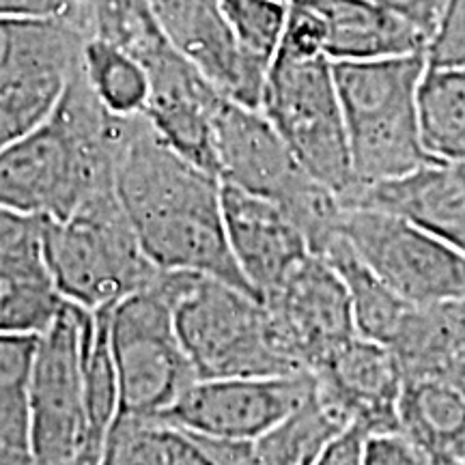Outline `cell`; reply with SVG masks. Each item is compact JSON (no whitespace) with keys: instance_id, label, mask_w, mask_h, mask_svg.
Instances as JSON below:
<instances>
[{"instance_id":"obj_1","label":"cell","mask_w":465,"mask_h":465,"mask_svg":"<svg viewBox=\"0 0 465 465\" xmlns=\"http://www.w3.org/2000/svg\"><path fill=\"white\" fill-rule=\"evenodd\" d=\"M114 194L151 263L254 295L226 240L223 182L168 147L143 114L127 119L116 151Z\"/></svg>"},{"instance_id":"obj_2","label":"cell","mask_w":465,"mask_h":465,"mask_svg":"<svg viewBox=\"0 0 465 465\" xmlns=\"http://www.w3.org/2000/svg\"><path fill=\"white\" fill-rule=\"evenodd\" d=\"M127 119L102 106L80 65L50 114L0 151V205L65 220L93 196L114 190Z\"/></svg>"},{"instance_id":"obj_3","label":"cell","mask_w":465,"mask_h":465,"mask_svg":"<svg viewBox=\"0 0 465 465\" xmlns=\"http://www.w3.org/2000/svg\"><path fill=\"white\" fill-rule=\"evenodd\" d=\"M95 311L63 302L37 336L28 380V449L37 465H100L108 433L89 407Z\"/></svg>"},{"instance_id":"obj_4","label":"cell","mask_w":465,"mask_h":465,"mask_svg":"<svg viewBox=\"0 0 465 465\" xmlns=\"http://www.w3.org/2000/svg\"><path fill=\"white\" fill-rule=\"evenodd\" d=\"M424 69V54L334 63L353 190L397 179L433 160L418 127L416 97Z\"/></svg>"},{"instance_id":"obj_5","label":"cell","mask_w":465,"mask_h":465,"mask_svg":"<svg viewBox=\"0 0 465 465\" xmlns=\"http://www.w3.org/2000/svg\"><path fill=\"white\" fill-rule=\"evenodd\" d=\"M173 319L196 380L311 373L284 347L263 302L229 282L190 274Z\"/></svg>"},{"instance_id":"obj_6","label":"cell","mask_w":465,"mask_h":465,"mask_svg":"<svg viewBox=\"0 0 465 465\" xmlns=\"http://www.w3.org/2000/svg\"><path fill=\"white\" fill-rule=\"evenodd\" d=\"M42 254L61 298L86 311L114 306L160 274L114 190L93 196L65 220H45Z\"/></svg>"},{"instance_id":"obj_7","label":"cell","mask_w":465,"mask_h":465,"mask_svg":"<svg viewBox=\"0 0 465 465\" xmlns=\"http://www.w3.org/2000/svg\"><path fill=\"white\" fill-rule=\"evenodd\" d=\"M190 272L160 270L158 278L108 311L119 414L160 420L196 380L174 332L173 304Z\"/></svg>"},{"instance_id":"obj_8","label":"cell","mask_w":465,"mask_h":465,"mask_svg":"<svg viewBox=\"0 0 465 465\" xmlns=\"http://www.w3.org/2000/svg\"><path fill=\"white\" fill-rule=\"evenodd\" d=\"M259 110L302 168L345 199L353 190V174L334 63L325 54L295 56L278 50L267 69Z\"/></svg>"},{"instance_id":"obj_9","label":"cell","mask_w":465,"mask_h":465,"mask_svg":"<svg viewBox=\"0 0 465 465\" xmlns=\"http://www.w3.org/2000/svg\"><path fill=\"white\" fill-rule=\"evenodd\" d=\"M342 235L401 300L438 306L465 298V252L403 218L345 205Z\"/></svg>"},{"instance_id":"obj_10","label":"cell","mask_w":465,"mask_h":465,"mask_svg":"<svg viewBox=\"0 0 465 465\" xmlns=\"http://www.w3.org/2000/svg\"><path fill=\"white\" fill-rule=\"evenodd\" d=\"M315 397V375L194 380L158 422L216 440H257Z\"/></svg>"},{"instance_id":"obj_11","label":"cell","mask_w":465,"mask_h":465,"mask_svg":"<svg viewBox=\"0 0 465 465\" xmlns=\"http://www.w3.org/2000/svg\"><path fill=\"white\" fill-rule=\"evenodd\" d=\"M216 164L224 185L274 201L289 218L325 190L302 168L259 108L226 97L216 114Z\"/></svg>"},{"instance_id":"obj_12","label":"cell","mask_w":465,"mask_h":465,"mask_svg":"<svg viewBox=\"0 0 465 465\" xmlns=\"http://www.w3.org/2000/svg\"><path fill=\"white\" fill-rule=\"evenodd\" d=\"M147 5L173 48L226 100L259 108L270 65L242 48L218 0H147Z\"/></svg>"},{"instance_id":"obj_13","label":"cell","mask_w":465,"mask_h":465,"mask_svg":"<svg viewBox=\"0 0 465 465\" xmlns=\"http://www.w3.org/2000/svg\"><path fill=\"white\" fill-rule=\"evenodd\" d=\"M149 75L143 116L168 147L218 177L216 114L224 95L166 44L141 63Z\"/></svg>"},{"instance_id":"obj_14","label":"cell","mask_w":465,"mask_h":465,"mask_svg":"<svg viewBox=\"0 0 465 465\" xmlns=\"http://www.w3.org/2000/svg\"><path fill=\"white\" fill-rule=\"evenodd\" d=\"M263 304L302 371L312 373L358 334L345 282L317 254H311Z\"/></svg>"},{"instance_id":"obj_15","label":"cell","mask_w":465,"mask_h":465,"mask_svg":"<svg viewBox=\"0 0 465 465\" xmlns=\"http://www.w3.org/2000/svg\"><path fill=\"white\" fill-rule=\"evenodd\" d=\"M315 392L345 427L369 435L399 431L403 371L383 342L356 334L312 371Z\"/></svg>"},{"instance_id":"obj_16","label":"cell","mask_w":465,"mask_h":465,"mask_svg":"<svg viewBox=\"0 0 465 465\" xmlns=\"http://www.w3.org/2000/svg\"><path fill=\"white\" fill-rule=\"evenodd\" d=\"M91 37V28L61 17H0V97L56 100Z\"/></svg>"},{"instance_id":"obj_17","label":"cell","mask_w":465,"mask_h":465,"mask_svg":"<svg viewBox=\"0 0 465 465\" xmlns=\"http://www.w3.org/2000/svg\"><path fill=\"white\" fill-rule=\"evenodd\" d=\"M223 216L232 259L261 302L312 254L306 237L274 201L223 183Z\"/></svg>"},{"instance_id":"obj_18","label":"cell","mask_w":465,"mask_h":465,"mask_svg":"<svg viewBox=\"0 0 465 465\" xmlns=\"http://www.w3.org/2000/svg\"><path fill=\"white\" fill-rule=\"evenodd\" d=\"M342 205L392 213L465 252V162L431 160L397 179L353 190Z\"/></svg>"},{"instance_id":"obj_19","label":"cell","mask_w":465,"mask_h":465,"mask_svg":"<svg viewBox=\"0 0 465 465\" xmlns=\"http://www.w3.org/2000/svg\"><path fill=\"white\" fill-rule=\"evenodd\" d=\"M315 9L325 22V56L332 63L424 54L427 48L420 28L375 0H323Z\"/></svg>"},{"instance_id":"obj_20","label":"cell","mask_w":465,"mask_h":465,"mask_svg":"<svg viewBox=\"0 0 465 465\" xmlns=\"http://www.w3.org/2000/svg\"><path fill=\"white\" fill-rule=\"evenodd\" d=\"M63 302L42 248L0 250V334H42Z\"/></svg>"},{"instance_id":"obj_21","label":"cell","mask_w":465,"mask_h":465,"mask_svg":"<svg viewBox=\"0 0 465 465\" xmlns=\"http://www.w3.org/2000/svg\"><path fill=\"white\" fill-rule=\"evenodd\" d=\"M399 431L433 457H457L465 435V394L441 377L405 380Z\"/></svg>"},{"instance_id":"obj_22","label":"cell","mask_w":465,"mask_h":465,"mask_svg":"<svg viewBox=\"0 0 465 465\" xmlns=\"http://www.w3.org/2000/svg\"><path fill=\"white\" fill-rule=\"evenodd\" d=\"M317 257H322L325 263L332 265L336 274L341 276V281L345 282L356 332L364 336V339L383 342V345L391 347V342L399 334L401 325L405 322L407 312L411 311L414 304L401 300L358 257L356 250L351 248V243L342 235V231Z\"/></svg>"},{"instance_id":"obj_23","label":"cell","mask_w":465,"mask_h":465,"mask_svg":"<svg viewBox=\"0 0 465 465\" xmlns=\"http://www.w3.org/2000/svg\"><path fill=\"white\" fill-rule=\"evenodd\" d=\"M416 106L424 151L433 160L465 162V69L427 65Z\"/></svg>"},{"instance_id":"obj_24","label":"cell","mask_w":465,"mask_h":465,"mask_svg":"<svg viewBox=\"0 0 465 465\" xmlns=\"http://www.w3.org/2000/svg\"><path fill=\"white\" fill-rule=\"evenodd\" d=\"M83 75L108 113L116 116L144 113L149 100V75L130 52L93 35L84 45Z\"/></svg>"},{"instance_id":"obj_25","label":"cell","mask_w":465,"mask_h":465,"mask_svg":"<svg viewBox=\"0 0 465 465\" xmlns=\"http://www.w3.org/2000/svg\"><path fill=\"white\" fill-rule=\"evenodd\" d=\"M345 429L322 401L312 397L270 433L248 441L246 465H311L319 449Z\"/></svg>"},{"instance_id":"obj_26","label":"cell","mask_w":465,"mask_h":465,"mask_svg":"<svg viewBox=\"0 0 465 465\" xmlns=\"http://www.w3.org/2000/svg\"><path fill=\"white\" fill-rule=\"evenodd\" d=\"M39 334H0V450L28 449V380Z\"/></svg>"},{"instance_id":"obj_27","label":"cell","mask_w":465,"mask_h":465,"mask_svg":"<svg viewBox=\"0 0 465 465\" xmlns=\"http://www.w3.org/2000/svg\"><path fill=\"white\" fill-rule=\"evenodd\" d=\"M232 35L248 54L272 65L289 17V0H218Z\"/></svg>"},{"instance_id":"obj_28","label":"cell","mask_w":465,"mask_h":465,"mask_svg":"<svg viewBox=\"0 0 465 465\" xmlns=\"http://www.w3.org/2000/svg\"><path fill=\"white\" fill-rule=\"evenodd\" d=\"M100 465H168L162 422L116 416Z\"/></svg>"},{"instance_id":"obj_29","label":"cell","mask_w":465,"mask_h":465,"mask_svg":"<svg viewBox=\"0 0 465 465\" xmlns=\"http://www.w3.org/2000/svg\"><path fill=\"white\" fill-rule=\"evenodd\" d=\"M424 58L429 67L465 69V0H446L429 35Z\"/></svg>"},{"instance_id":"obj_30","label":"cell","mask_w":465,"mask_h":465,"mask_svg":"<svg viewBox=\"0 0 465 465\" xmlns=\"http://www.w3.org/2000/svg\"><path fill=\"white\" fill-rule=\"evenodd\" d=\"M364 465H440V459L405 433L388 431L366 438Z\"/></svg>"},{"instance_id":"obj_31","label":"cell","mask_w":465,"mask_h":465,"mask_svg":"<svg viewBox=\"0 0 465 465\" xmlns=\"http://www.w3.org/2000/svg\"><path fill=\"white\" fill-rule=\"evenodd\" d=\"M58 100V97H56ZM52 97H0V151L44 121L54 108Z\"/></svg>"},{"instance_id":"obj_32","label":"cell","mask_w":465,"mask_h":465,"mask_svg":"<svg viewBox=\"0 0 465 465\" xmlns=\"http://www.w3.org/2000/svg\"><path fill=\"white\" fill-rule=\"evenodd\" d=\"M0 17H61L93 31V0H0Z\"/></svg>"},{"instance_id":"obj_33","label":"cell","mask_w":465,"mask_h":465,"mask_svg":"<svg viewBox=\"0 0 465 465\" xmlns=\"http://www.w3.org/2000/svg\"><path fill=\"white\" fill-rule=\"evenodd\" d=\"M45 220L0 205V250L42 248Z\"/></svg>"},{"instance_id":"obj_34","label":"cell","mask_w":465,"mask_h":465,"mask_svg":"<svg viewBox=\"0 0 465 465\" xmlns=\"http://www.w3.org/2000/svg\"><path fill=\"white\" fill-rule=\"evenodd\" d=\"M366 438L369 433L353 424L341 429L319 449L311 465H364Z\"/></svg>"},{"instance_id":"obj_35","label":"cell","mask_w":465,"mask_h":465,"mask_svg":"<svg viewBox=\"0 0 465 465\" xmlns=\"http://www.w3.org/2000/svg\"><path fill=\"white\" fill-rule=\"evenodd\" d=\"M164 427V449L168 465H218L209 452L203 449L201 441L194 435L182 431V429Z\"/></svg>"},{"instance_id":"obj_36","label":"cell","mask_w":465,"mask_h":465,"mask_svg":"<svg viewBox=\"0 0 465 465\" xmlns=\"http://www.w3.org/2000/svg\"><path fill=\"white\" fill-rule=\"evenodd\" d=\"M375 3L386 7L388 11H392V14L401 15L416 28H420L429 37L435 28V22H438L446 0H375Z\"/></svg>"},{"instance_id":"obj_37","label":"cell","mask_w":465,"mask_h":465,"mask_svg":"<svg viewBox=\"0 0 465 465\" xmlns=\"http://www.w3.org/2000/svg\"><path fill=\"white\" fill-rule=\"evenodd\" d=\"M438 308L449 334L452 339L465 342V298L446 302V304H438Z\"/></svg>"},{"instance_id":"obj_38","label":"cell","mask_w":465,"mask_h":465,"mask_svg":"<svg viewBox=\"0 0 465 465\" xmlns=\"http://www.w3.org/2000/svg\"><path fill=\"white\" fill-rule=\"evenodd\" d=\"M0 465H37L31 450H0Z\"/></svg>"},{"instance_id":"obj_39","label":"cell","mask_w":465,"mask_h":465,"mask_svg":"<svg viewBox=\"0 0 465 465\" xmlns=\"http://www.w3.org/2000/svg\"><path fill=\"white\" fill-rule=\"evenodd\" d=\"M291 5H302V7H319V5L323 3V0H289Z\"/></svg>"},{"instance_id":"obj_40","label":"cell","mask_w":465,"mask_h":465,"mask_svg":"<svg viewBox=\"0 0 465 465\" xmlns=\"http://www.w3.org/2000/svg\"><path fill=\"white\" fill-rule=\"evenodd\" d=\"M440 465H463L457 457H441Z\"/></svg>"},{"instance_id":"obj_41","label":"cell","mask_w":465,"mask_h":465,"mask_svg":"<svg viewBox=\"0 0 465 465\" xmlns=\"http://www.w3.org/2000/svg\"><path fill=\"white\" fill-rule=\"evenodd\" d=\"M457 459H459V461H461V463L465 465V435H463L461 444H459V450H457Z\"/></svg>"}]
</instances>
